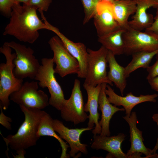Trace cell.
Instances as JSON below:
<instances>
[{"label": "cell", "instance_id": "cell-5", "mask_svg": "<svg viewBox=\"0 0 158 158\" xmlns=\"http://www.w3.org/2000/svg\"><path fill=\"white\" fill-rule=\"evenodd\" d=\"M4 44L15 51L16 57L13 60L15 77L21 79L27 78L34 79L40 65L33 55V50L13 41L5 42Z\"/></svg>", "mask_w": 158, "mask_h": 158}, {"label": "cell", "instance_id": "cell-10", "mask_svg": "<svg viewBox=\"0 0 158 158\" xmlns=\"http://www.w3.org/2000/svg\"><path fill=\"white\" fill-rule=\"evenodd\" d=\"M84 106L80 82L75 79L71 96L68 99H66L60 110L62 118L75 125L84 122L88 118Z\"/></svg>", "mask_w": 158, "mask_h": 158}, {"label": "cell", "instance_id": "cell-27", "mask_svg": "<svg viewBox=\"0 0 158 158\" xmlns=\"http://www.w3.org/2000/svg\"><path fill=\"white\" fill-rule=\"evenodd\" d=\"M52 2V0H30L26 5L35 7L39 11L46 12Z\"/></svg>", "mask_w": 158, "mask_h": 158}, {"label": "cell", "instance_id": "cell-30", "mask_svg": "<svg viewBox=\"0 0 158 158\" xmlns=\"http://www.w3.org/2000/svg\"><path fill=\"white\" fill-rule=\"evenodd\" d=\"M156 15L152 25L145 30V31L152 32L158 35V6L156 8Z\"/></svg>", "mask_w": 158, "mask_h": 158}, {"label": "cell", "instance_id": "cell-21", "mask_svg": "<svg viewBox=\"0 0 158 158\" xmlns=\"http://www.w3.org/2000/svg\"><path fill=\"white\" fill-rule=\"evenodd\" d=\"M107 60L109 67L108 78L110 81L114 83L123 96L127 84L125 67L118 63L115 59V55L109 50H108Z\"/></svg>", "mask_w": 158, "mask_h": 158}, {"label": "cell", "instance_id": "cell-12", "mask_svg": "<svg viewBox=\"0 0 158 158\" xmlns=\"http://www.w3.org/2000/svg\"><path fill=\"white\" fill-rule=\"evenodd\" d=\"M53 126L55 131L59 134V137L65 140L69 144L71 148L69 157H74L79 152L86 155L87 154V145L81 143L80 137L83 132L93 128L87 127L70 129L66 126L62 122L57 119H53Z\"/></svg>", "mask_w": 158, "mask_h": 158}, {"label": "cell", "instance_id": "cell-20", "mask_svg": "<svg viewBox=\"0 0 158 158\" xmlns=\"http://www.w3.org/2000/svg\"><path fill=\"white\" fill-rule=\"evenodd\" d=\"M112 5L114 16L120 26L125 30L129 28L128 18L136 9V0H116Z\"/></svg>", "mask_w": 158, "mask_h": 158}, {"label": "cell", "instance_id": "cell-19", "mask_svg": "<svg viewBox=\"0 0 158 158\" xmlns=\"http://www.w3.org/2000/svg\"><path fill=\"white\" fill-rule=\"evenodd\" d=\"M107 83L102 84V88L99 98V109L102 113L101 118L99 121L101 127V136H110L109 130L110 120L113 116L118 111H125L124 108H119L116 106L113 105L109 101L105 93Z\"/></svg>", "mask_w": 158, "mask_h": 158}, {"label": "cell", "instance_id": "cell-16", "mask_svg": "<svg viewBox=\"0 0 158 158\" xmlns=\"http://www.w3.org/2000/svg\"><path fill=\"white\" fill-rule=\"evenodd\" d=\"M105 93L108 96L107 98L111 104L117 106H122L126 111V115L130 116L133 109L136 105L145 102H155L158 94L140 95L139 96L134 95L130 92L125 96H120L116 94L111 87L107 84Z\"/></svg>", "mask_w": 158, "mask_h": 158}, {"label": "cell", "instance_id": "cell-3", "mask_svg": "<svg viewBox=\"0 0 158 158\" xmlns=\"http://www.w3.org/2000/svg\"><path fill=\"white\" fill-rule=\"evenodd\" d=\"M0 52L6 59L5 63L0 64V105L3 110H6L10 104V95L21 88L23 80L16 78L14 74L13 60L16 54L12 53V48L4 44L0 48Z\"/></svg>", "mask_w": 158, "mask_h": 158}, {"label": "cell", "instance_id": "cell-4", "mask_svg": "<svg viewBox=\"0 0 158 158\" xmlns=\"http://www.w3.org/2000/svg\"><path fill=\"white\" fill-rule=\"evenodd\" d=\"M41 65L34 78L40 87H47L50 94L49 105L60 111L66 99L62 88L54 75V62L52 58L42 59Z\"/></svg>", "mask_w": 158, "mask_h": 158}, {"label": "cell", "instance_id": "cell-31", "mask_svg": "<svg viewBox=\"0 0 158 158\" xmlns=\"http://www.w3.org/2000/svg\"><path fill=\"white\" fill-rule=\"evenodd\" d=\"M147 80L152 89L158 92V75Z\"/></svg>", "mask_w": 158, "mask_h": 158}, {"label": "cell", "instance_id": "cell-14", "mask_svg": "<svg viewBox=\"0 0 158 158\" xmlns=\"http://www.w3.org/2000/svg\"><path fill=\"white\" fill-rule=\"evenodd\" d=\"M44 22L48 26V30L52 31L58 36L69 52L77 60L80 68L77 74L78 77L85 78L87 71L88 56L85 45L82 43L74 42L69 40L59 29L51 24L47 19H45Z\"/></svg>", "mask_w": 158, "mask_h": 158}, {"label": "cell", "instance_id": "cell-32", "mask_svg": "<svg viewBox=\"0 0 158 158\" xmlns=\"http://www.w3.org/2000/svg\"><path fill=\"white\" fill-rule=\"evenodd\" d=\"M152 118L153 121L156 122L158 127V113L154 114L152 116ZM158 149V136L156 144L153 149L152 150V153L153 154H157L156 152Z\"/></svg>", "mask_w": 158, "mask_h": 158}, {"label": "cell", "instance_id": "cell-9", "mask_svg": "<svg viewBox=\"0 0 158 158\" xmlns=\"http://www.w3.org/2000/svg\"><path fill=\"white\" fill-rule=\"evenodd\" d=\"M38 82L26 81L18 91L12 93L10 99L25 107L43 109L49 105L47 95L42 90H38Z\"/></svg>", "mask_w": 158, "mask_h": 158}, {"label": "cell", "instance_id": "cell-1", "mask_svg": "<svg viewBox=\"0 0 158 158\" xmlns=\"http://www.w3.org/2000/svg\"><path fill=\"white\" fill-rule=\"evenodd\" d=\"M37 10L29 5L15 4L3 35H10L20 41L34 43L39 37V30L48 29L47 26L38 17Z\"/></svg>", "mask_w": 158, "mask_h": 158}, {"label": "cell", "instance_id": "cell-13", "mask_svg": "<svg viewBox=\"0 0 158 158\" xmlns=\"http://www.w3.org/2000/svg\"><path fill=\"white\" fill-rule=\"evenodd\" d=\"M98 37L103 36L120 27L114 16L112 3L101 0L93 17Z\"/></svg>", "mask_w": 158, "mask_h": 158}, {"label": "cell", "instance_id": "cell-7", "mask_svg": "<svg viewBox=\"0 0 158 158\" xmlns=\"http://www.w3.org/2000/svg\"><path fill=\"white\" fill-rule=\"evenodd\" d=\"M124 54L127 55L139 52H150L158 49V35L135 30L129 28L123 35Z\"/></svg>", "mask_w": 158, "mask_h": 158}, {"label": "cell", "instance_id": "cell-22", "mask_svg": "<svg viewBox=\"0 0 158 158\" xmlns=\"http://www.w3.org/2000/svg\"><path fill=\"white\" fill-rule=\"evenodd\" d=\"M126 30L120 27L103 36L98 37V41L102 46L115 55L124 54V44L123 35Z\"/></svg>", "mask_w": 158, "mask_h": 158}, {"label": "cell", "instance_id": "cell-35", "mask_svg": "<svg viewBox=\"0 0 158 158\" xmlns=\"http://www.w3.org/2000/svg\"><path fill=\"white\" fill-rule=\"evenodd\" d=\"M156 56L158 57V53L156 55Z\"/></svg>", "mask_w": 158, "mask_h": 158}, {"label": "cell", "instance_id": "cell-25", "mask_svg": "<svg viewBox=\"0 0 158 158\" xmlns=\"http://www.w3.org/2000/svg\"><path fill=\"white\" fill-rule=\"evenodd\" d=\"M101 0H80L83 5L85 17L83 24L85 25L93 18L95 14L97 5Z\"/></svg>", "mask_w": 158, "mask_h": 158}, {"label": "cell", "instance_id": "cell-28", "mask_svg": "<svg viewBox=\"0 0 158 158\" xmlns=\"http://www.w3.org/2000/svg\"><path fill=\"white\" fill-rule=\"evenodd\" d=\"M156 58L155 63L147 68L148 73L146 78L147 80L158 75V57L156 56Z\"/></svg>", "mask_w": 158, "mask_h": 158}, {"label": "cell", "instance_id": "cell-23", "mask_svg": "<svg viewBox=\"0 0 158 158\" xmlns=\"http://www.w3.org/2000/svg\"><path fill=\"white\" fill-rule=\"evenodd\" d=\"M53 119L51 116L46 112L42 117L37 132L38 136H50L56 138L58 141L61 148L62 152L61 158L70 157L67 153L69 147L59 136L55 133L53 126Z\"/></svg>", "mask_w": 158, "mask_h": 158}, {"label": "cell", "instance_id": "cell-2", "mask_svg": "<svg viewBox=\"0 0 158 158\" xmlns=\"http://www.w3.org/2000/svg\"><path fill=\"white\" fill-rule=\"evenodd\" d=\"M24 113L25 120L14 135H9L4 140L7 146L16 151L18 156L24 157L25 150L36 145L40 138L37 135L42 117L46 112L37 109L19 105Z\"/></svg>", "mask_w": 158, "mask_h": 158}, {"label": "cell", "instance_id": "cell-11", "mask_svg": "<svg viewBox=\"0 0 158 158\" xmlns=\"http://www.w3.org/2000/svg\"><path fill=\"white\" fill-rule=\"evenodd\" d=\"M123 118L130 128L131 146L126 154L128 158H142L141 156L142 154L145 155L146 158H158L157 154H153L152 150L147 148L144 144L142 132L137 126L138 121L136 112H132L130 116L126 115Z\"/></svg>", "mask_w": 158, "mask_h": 158}, {"label": "cell", "instance_id": "cell-24", "mask_svg": "<svg viewBox=\"0 0 158 158\" xmlns=\"http://www.w3.org/2000/svg\"><path fill=\"white\" fill-rule=\"evenodd\" d=\"M158 53V49L152 52L141 51L132 55L131 61L125 67V73L127 78L131 73L140 68H147L152 59Z\"/></svg>", "mask_w": 158, "mask_h": 158}, {"label": "cell", "instance_id": "cell-29", "mask_svg": "<svg viewBox=\"0 0 158 158\" xmlns=\"http://www.w3.org/2000/svg\"><path fill=\"white\" fill-rule=\"evenodd\" d=\"M1 113L0 114V123L2 126L8 130L11 129V126L10 123L12 120L9 117L5 115L3 113L2 108L0 105Z\"/></svg>", "mask_w": 158, "mask_h": 158}, {"label": "cell", "instance_id": "cell-15", "mask_svg": "<svg viewBox=\"0 0 158 158\" xmlns=\"http://www.w3.org/2000/svg\"><path fill=\"white\" fill-rule=\"evenodd\" d=\"M83 87L87 94V101L84 106V110L88 112L89 121L87 127L94 129L92 133L94 135L100 134L102 128L98 121L99 114L98 112L99 98L102 88V84L96 86L84 83Z\"/></svg>", "mask_w": 158, "mask_h": 158}, {"label": "cell", "instance_id": "cell-8", "mask_svg": "<svg viewBox=\"0 0 158 158\" xmlns=\"http://www.w3.org/2000/svg\"><path fill=\"white\" fill-rule=\"evenodd\" d=\"M48 43L53 53V62L56 64L54 68L55 73L61 78L69 74H77L80 69L78 63L69 52L58 36H53Z\"/></svg>", "mask_w": 158, "mask_h": 158}, {"label": "cell", "instance_id": "cell-17", "mask_svg": "<svg viewBox=\"0 0 158 158\" xmlns=\"http://www.w3.org/2000/svg\"><path fill=\"white\" fill-rule=\"evenodd\" d=\"M94 141L91 146L94 149H102L108 152L106 157L128 158L123 152L121 145L125 140L126 135L123 133L112 136H101L97 135H94Z\"/></svg>", "mask_w": 158, "mask_h": 158}, {"label": "cell", "instance_id": "cell-34", "mask_svg": "<svg viewBox=\"0 0 158 158\" xmlns=\"http://www.w3.org/2000/svg\"><path fill=\"white\" fill-rule=\"evenodd\" d=\"M104 0L108 1L112 3L114 1H115L116 0Z\"/></svg>", "mask_w": 158, "mask_h": 158}, {"label": "cell", "instance_id": "cell-33", "mask_svg": "<svg viewBox=\"0 0 158 158\" xmlns=\"http://www.w3.org/2000/svg\"><path fill=\"white\" fill-rule=\"evenodd\" d=\"M30 0H15L17 2L20 3L23 2V4H27Z\"/></svg>", "mask_w": 158, "mask_h": 158}, {"label": "cell", "instance_id": "cell-6", "mask_svg": "<svg viewBox=\"0 0 158 158\" xmlns=\"http://www.w3.org/2000/svg\"><path fill=\"white\" fill-rule=\"evenodd\" d=\"M88 53L87 73L84 83L93 86L106 83L112 86L107 71L108 50L102 46L97 50L87 49Z\"/></svg>", "mask_w": 158, "mask_h": 158}, {"label": "cell", "instance_id": "cell-26", "mask_svg": "<svg viewBox=\"0 0 158 158\" xmlns=\"http://www.w3.org/2000/svg\"><path fill=\"white\" fill-rule=\"evenodd\" d=\"M18 3L15 0H0V11L4 16L10 18L12 7L16 3Z\"/></svg>", "mask_w": 158, "mask_h": 158}, {"label": "cell", "instance_id": "cell-18", "mask_svg": "<svg viewBox=\"0 0 158 158\" xmlns=\"http://www.w3.org/2000/svg\"><path fill=\"white\" fill-rule=\"evenodd\" d=\"M136 9L132 20L128 21L130 28L142 31L150 27L154 20L153 15L147 13L149 8L158 6V0H136Z\"/></svg>", "mask_w": 158, "mask_h": 158}]
</instances>
